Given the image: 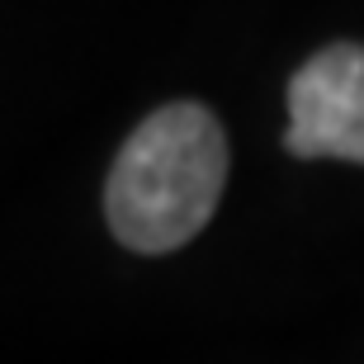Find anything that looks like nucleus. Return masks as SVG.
Masks as SVG:
<instances>
[{
    "label": "nucleus",
    "mask_w": 364,
    "mask_h": 364,
    "mask_svg": "<svg viewBox=\"0 0 364 364\" xmlns=\"http://www.w3.org/2000/svg\"><path fill=\"white\" fill-rule=\"evenodd\" d=\"M228 185V137L194 100L133 128L105 185V218L128 251L166 256L194 242Z\"/></svg>",
    "instance_id": "nucleus-1"
},
{
    "label": "nucleus",
    "mask_w": 364,
    "mask_h": 364,
    "mask_svg": "<svg viewBox=\"0 0 364 364\" xmlns=\"http://www.w3.org/2000/svg\"><path fill=\"white\" fill-rule=\"evenodd\" d=\"M284 147L303 161L336 156V161L364 166V48L360 43H331L294 71Z\"/></svg>",
    "instance_id": "nucleus-2"
}]
</instances>
